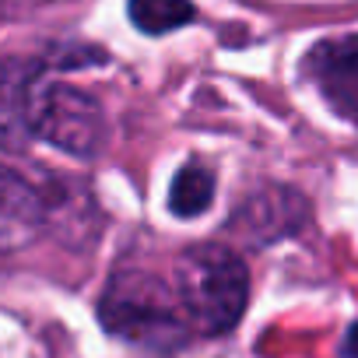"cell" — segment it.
<instances>
[{
  "label": "cell",
  "instance_id": "obj_2",
  "mask_svg": "<svg viewBox=\"0 0 358 358\" xmlns=\"http://www.w3.org/2000/svg\"><path fill=\"white\" fill-rule=\"evenodd\" d=\"M99 320L109 334L169 351L190 337V320L179 306L176 288L148 271H116L99 299Z\"/></svg>",
  "mask_w": 358,
  "mask_h": 358
},
{
  "label": "cell",
  "instance_id": "obj_4",
  "mask_svg": "<svg viewBox=\"0 0 358 358\" xmlns=\"http://www.w3.org/2000/svg\"><path fill=\"white\" fill-rule=\"evenodd\" d=\"M306 74L344 120L358 123V39H327L309 50Z\"/></svg>",
  "mask_w": 358,
  "mask_h": 358
},
{
  "label": "cell",
  "instance_id": "obj_9",
  "mask_svg": "<svg viewBox=\"0 0 358 358\" xmlns=\"http://www.w3.org/2000/svg\"><path fill=\"white\" fill-rule=\"evenodd\" d=\"M341 355H344V358H358V323L348 330V337H344V344H341Z\"/></svg>",
  "mask_w": 358,
  "mask_h": 358
},
{
  "label": "cell",
  "instance_id": "obj_3",
  "mask_svg": "<svg viewBox=\"0 0 358 358\" xmlns=\"http://www.w3.org/2000/svg\"><path fill=\"white\" fill-rule=\"evenodd\" d=\"M29 123L32 137H43L74 158H92L106 137L102 106L88 92L53 81L39 71L29 88Z\"/></svg>",
  "mask_w": 358,
  "mask_h": 358
},
{
  "label": "cell",
  "instance_id": "obj_7",
  "mask_svg": "<svg viewBox=\"0 0 358 358\" xmlns=\"http://www.w3.org/2000/svg\"><path fill=\"white\" fill-rule=\"evenodd\" d=\"M215 197V176L201 165H183L169 187V211L179 218H197L211 208Z\"/></svg>",
  "mask_w": 358,
  "mask_h": 358
},
{
  "label": "cell",
  "instance_id": "obj_1",
  "mask_svg": "<svg viewBox=\"0 0 358 358\" xmlns=\"http://www.w3.org/2000/svg\"><path fill=\"white\" fill-rule=\"evenodd\" d=\"M172 288L190 320V330L218 337L243 320L250 274L232 250L218 243H197L176 257Z\"/></svg>",
  "mask_w": 358,
  "mask_h": 358
},
{
  "label": "cell",
  "instance_id": "obj_6",
  "mask_svg": "<svg viewBox=\"0 0 358 358\" xmlns=\"http://www.w3.org/2000/svg\"><path fill=\"white\" fill-rule=\"evenodd\" d=\"M36 67L22 60H0V148L22 151L32 141L29 123V88Z\"/></svg>",
  "mask_w": 358,
  "mask_h": 358
},
{
  "label": "cell",
  "instance_id": "obj_8",
  "mask_svg": "<svg viewBox=\"0 0 358 358\" xmlns=\"http://www.w3.org/2000/svg\"><path fill=\"white\" fill-rule=\"evenodd\" d=\"M127 15L144 36H162V32H172L179 25L194 22L197 8L190 0H130Z\"/></svg>",
  "mask_w": 358,
  "mask_h": 358
},
{
  "label": "cell",
  "instance_id": "obj_5",
  "mask_svg": "<svg viewBox=\"0 0 358 358\" xmlns=\"http://www.w3.org/2000/svg\"><path fill=\"white\" fill-rule=\"evenodd\" d=\"M46 222L43 197L11 169L0 165V253L29 246Z\"/></svg>",
  "mask_w": 358,
  "mask_h": 358
}]
</instances>
